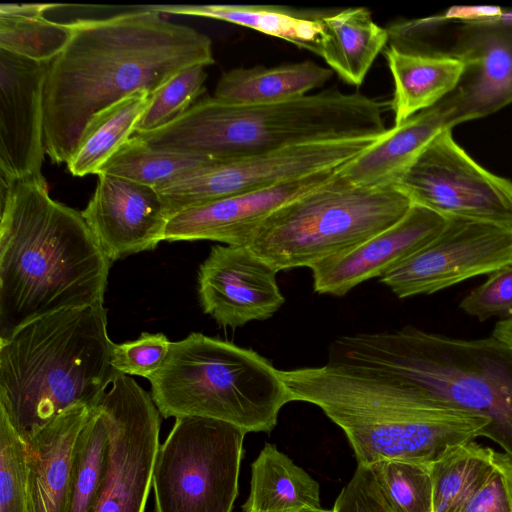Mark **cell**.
<instances>
[{"label":"cell","mask_w":512,"mask_h":512,"mask_svg":"<svg viewBox=\"0 0 512 512\" xmlns=\"http://www.w3.org/2000/svg\"><path fill=\"white\" fill-rule=\"evenodd\" d=\"M459 307L484 321L493 317H512V263L494 271L481 285L470 291Z\"/></svg>","instance_id":"cell-36"},{"label":"cell","mask_w":512,"mask_h":512,"mask_svg":"<svg viewBox=\"0 0 512 512\" xmlns=\"http://www.w3.org/2000/svg\"><path fill=\"white\" fill-rule=\"evenodd\" d=\"M495 457L490 447L470 441L430 463L434 512H462L487 482Z\"/></svg>","instance_id":"cell-29"},{"label":"cell","mask_w":512,"mask_h":512,"mask_svg":"<svg viewBox=\"0 0 512 512\" xmlns=\"http://www.w3.org/2000/svg\"><path fill=\"white\" fill-rule=\"evenodd\" d=\"M320 22L319 56L343 81L361 85L378 54L386 48L387 29L363 7L326 11Z\"/></svg>","instance_id":"cell-23"},{"label":"cell","mask_w":512,"mask_h":512,"mask_svg":"<svg viewBox=\"0 0 512 512\" xmlns=\"http://www.w3.org/2000/svg\"><path fill=\"white\" fill-rule=\"evenodd\" d=\"M277 272L250 247L212 246L197 277L203 312L230 328L272 317L285 302Z\"/></svg>","instance_id":"cell-15"},{"label":"cell","mask_w":512,"mask_h":512,"mask_svg":"<svg viewBox=\"0 0 512 512\" xmlns=\"http://www.w3.org/2000/svg\"><path fill=\"white\" fill-rule=\"evenodd\" d=\"M388 105L336 89L258 105L230 104L212 96L158 129L133 135L155 149L224 160L319 141L381 136L388 130Z\"/></svg>","instance_id":"cell-5"},{"label":"cell","mask_w":512,"mask_h":512,"mask_svg":"<svg viewBox=\"0 0 512 512\" xmlns=\"http://www.w3.org/2000/svg\"><path fill=\"white\" fill-rule=\"evenodd\" d=\"M160 14L211 18L247 27L288 41L319 56L321 17L326 11L296 10L275 5H153Z\"/></svg>","instance_id":"cell-24"},{"label":"cell","mask_w":512,"mask_h":512,"mask_svg":"<svg viewBox=\"0 0 512 512\" xmlns=\"http://www.w3.org/2000/svg\"><path fill=\"white\" fill-rule=\"evenodd\" d=\"M97 407L109 449L103 481L89 512H144L160 446V413L151 394L121 373Z\"/></svg>","instance_id":"cell-11"},{"label":"cell","mask_w":512,"mask_h":512,"mask_svg":"<svg viewBox=\"0 0 512 512\" xmlns=\"http://www.w3.org/2000/svg\"><path fill=\"white\" fill-rule=\"evenodd\" d=\"M108 449L107 428L96 404L75 444L68 512L90 511L106 471Z\"/></svg>","instance_id":"cell-31"},{"label":"cell","mask_w":512,"mask_h":512,"mask_svg":"<svg viewBox=\"0 0 512 512\" xmlns=\"http://www.w3.org/2000/svg\"><path fill=\"white\" fill-rule=\"evenodd\" d=\"M491 336L505 344L512 351V317L498 321Z\"/></svg>","instance_id":"cell-39"},{"label":"cell","mask_w":512,"mask_h":512,"mask_svg":"<svg viewBox=\"0 0 512 512\" xmlns=\"http://www.w3.org/2000/svg\"><path fill=\"white\" fill-rule=\"evenodd\" d=\"M462 512H512V458L496 452L490 477Z\"/></svg>","instance_id":"cell-38"},{"label":"cell","mask_w":512,"mask_h":512,"mask_svg":"<svg viewBox=\"0 0 512 512\" xmlns=\"http://www.w3.org/2000/svg\"><path fill=\"white\" fill-rule=\"evenodd\" d=\"M90 409L74 406L23 434L28 512H68L74 448Z\"/></svg>","instance_id":"cell-20"},{"label":"cell","mask_w":512,"mask_h":512,"mask_svg":"<svg viewBox=\"0 0 512 512\" xmlns=\"http://www.w3.org/2000/svg\"><path fill=\"white\" fill-rule=\"evenodd\" d=\"M160 415L204 417L248 432H271L291 402L280 370L252 349L193 332L172 342L149 379Z\"/></svg>","instance_id":"cell-7"},{"label":"cell","mask_w":512,"mask_h":512,"mask_svg":"<svg viewBox=\"0 0 512 512\" xmlns=\"http://www.w3.org/2000/svg\"><path fill=\"white\" fill-rule=\"evenodd\" d=\"M320 487L303 468L270 443L251 464L250 492L243 512H316Z\"/></svg>","instance_id":"cell-26"},{"label":"cell","mask_w":512,"mask_h":512,"mask_svg":"<svg viewBox=\"0 0 512 512\" xmlns=\"http://www.w3.org/2000/svg\"><path fill=\"white\" fill-rule=\"evenodd\" d=\"M316 512H332V510L322 509V510H320V511H316Z\"/></svg>","instance_id":"cell-40"},{"label":"cell","mask_w":512,"mask_h":512,"mask_svg":"<svg viewBox=\"0 0 512 512\" xmlns=\"http://www.w3.org/2000/svg\"><path fill=\"white\" fill-rule=\"evenodd\" d=\"M444 129L424 148L395 187L446 219L512 228V182L484 169Z\"/></svg>","instance_id":"cell-12"},{"label":"cell","mask_w":512,"mask_h":512,"mask_svg":"<svg viewBox=\"0 0 512 512\" xmlns=\"http://www.w3.org/2000/svg\"><path fill=\"white\" fill-rule=\"evenodd\" d=\"M63 5L3 3L0 6V49L37 61L50 62L68 45L71 23L47 19L44 12Z\"/></svg>","instance_id":"cell-28"},{"label":"cell","mask_w":512,"mask_h":512,"mask_svg":"<svg viewBox=\"0 0 512 512\" xmlns=\"http://www.w3.org/2000/svg\"><path fill=\"white\" fill-rule=\"evenodd\" d=\"M411 206L397 187L352 186L337 173L272 212L249 247L277 271L312 268L391 227Z\"/></svg>","instance_id":"cell-8"},{"label":"cell","mask_w":512,"mask_h":512,"mask_svg":"<svg viewBox=\"0 0 512 512\" xmlns=\"http://www.w3.org/2000/svg\"><path fill=\"white\" fill-rule=\"evenodd\" d=\"M444 52L464 64L454 90L435 105L449 128L512 102V19H464Z\"/></svg>","instance_id":"cell-14"},{"label":"cell","mask_w":512,"mask_h":512,"mask_svg":"<svg viewBox=\"0 0 512 512\" xmlns=\"http://www.w3.org/2000/svg\"><path fill=\"white\" fill-rule=\"evenodd\" d=\"M147 7L70 22L73 35L48 64L44 149L67 163L89 120L139 91L152 94L180 70L215 62L210 38Z\"/></svg>","instance_id":"cell-1"},{"label":"cell","mask_w":512,"mask_h":512,"mask_svg":"<svg viewBox=\"0 0 512 512\" xmlns=\"http://www.w3.org/2000/svg\"><path fill=\"white\" fill-rule=\"evenodd\" d=\"M171 343L162 333L142 332L136 340L112 343L111 365L118 373L149 379L163 365Z\"/></svg>","instance_id":"cell-35"},{"label":"cell","mask_w":512,"mask_h":512,"mask_svg":"<svg viewBox=\"0 0 512 512\" xmlns=\"http://www.w3.org/2000/svg\"><path fill=\"white\" fill-rule=\"evenodd\" d=\"M333 73L313 61L235 68L222 74L213 97L236 105L278 103L308 95L323 86Z\"/></svg>","instance_id":"cell-25"},{"label":"cell","mask_w":512,"mask_h":512,"mask_svg":"<svg viewBox=\"0 0 512 512\" xmlns=\"http://www.w3.org/2000/svg\"><path fill=\"white\" fill-rule=\"evenodd\" d=\"M291 401L322 409L345 433L357 464L381 460L432 463L482 436L480 415L377 383L329 364L280 370Z\"/></svg>","instance_id":"cell-4"},{"label":"cell","mask_w":512,"mask_h":512,"mask_svg":"<svg viewBox=\"0 0 512 512\" xmlns=\"http://www.w3.org/2000/svg\"><path fill=\"white\" fill-rule=\"evenodd\" d=\"M103 304L60 310L0 340V409L23 435L64 411L95 406L120 374Z\"/></svg>","instance_id":"cell-6"},{"label":"cell","mask_w":512,"mask_h":512,"mask_svg":"<svg viewBox=\"0 0 512 512\" xmlns=\"http://www.w3.org/2000/svg\"><path fill=\"white\" fill-rule=\"evenodd\" d=\"M339 168L323 170L273 187L232 195L175 214L164 241L211 240L249 247L264 220L283 204L330 182Z\"/></svg>","instance_id":"cell-18"},{"label":"cell","mask_w":512,"mask_h":512,"mask_svg":"<svg viewBox=\"0 0 512 512\" xmlns=\"http://www.w3.org/2000/svg\"><path fill=\"white\" fill-rule=\"evenodd\" d=\"M381 136L326 140L232 159H212L156 190L174 216L209 201L342 167Z\"/></svg>","instance_id":"cell-10"},{"label":"cell","mask_w":512,"mask_h":512,"mask_svg":"<svg viewBox=\"0 0 512 512\" xmlns=\"http://www.w3.org/2000/svg\"><path fill=\"white\" fill-rule=\"evenodd\" d=\"M0 512H28L26 442L0 409Z\"/></svg>","instance_id":"cell-34"},{"label":"cell","mask_w":512,"mask_h":512,"mask_svg":"<svg viewBox=\"0 0 512 512\" xmlns=\"http://www.w3.org/2000/svg\"><path fill=\"white\" fill-rule=\"evenodd\" d=\"M369 467L393 512H434L429 463L391 459Z\"/></svg>","instance_id":"cell-32"},{"label":"cell","mask_w":512,"mask_h":512,"mask_svg":"<svg viewBox=\"0 0 512 512\" xmlns=\"http://www.w3.org/2000/svg\"><path fill=\"white\" fill-rule=\"evenodd\" d=\"M512 263V228L450 218L425 246L381 277L397 297L427 295Z\"/></svg>","instance_id":"cell-13"},{"label":"cell","mask_w":512,"mask_h":512,"mask_svg":"<svg viewBox=\"0 0 512 512\" xmlns=\"http://www.w3.org/2000/svg\"><path fill=\"white\" fill-rule=\"evenodd\" d=\"M97 176L81 214L112 262L164 241L172 213L155 188L109 174Z\"/></svg>","instance_id":"cell-17"},{"label":"cell","mask_w":512,"mask_h":512,"mask_svg":"<svg viewBox=\"0 0 512 512\" xmlns=\"http://www.w3.org/2000/svg\"><path fill=\"white\" fill-rule=\"evenodd\" d=\"M210 160L203 156L155 149L132 135L97 175L109 174L156 189Z\"/></svg>","instance_id":"cell-30"},{"label":"cell","mask_w":512,"mask_h":512,"mask_svg":"<svg viewBox=\"0 0 512 512\" xmlns=\"http://www.w3.org/2000/svg\"><path fill=\"white\" fill-rule=\"evenodd\" d=\"M148 91H139L96 113L85 126L67 164L73 176L96 174L134 134L148 106Z\"/></svg>","instance_id":"cell-27"},{"label":"cell","mask_w":512,"mask_h":512,"mask_svg":"<svg viewBox=\"0 0 512 512\" xmlns=\"http://www.w3.org/2000/svg\"><path fill=\"white\" fill-rule=\"evenodd\" d=\"M0 340L39 317L104 303L111 260L44 177L0 180Z\"/></svg>","instance_id":"cell-2"},{"label":"cell","mask_w":512,"mask_h":512,"mask_svg":"<svg viewBox=\"0 0 512 512\" xmlns=\"http://www.w3.org/2000/svg\"><path fill=\"white\" fill-rule=\"evenodd\" d=\"M446 222L434 211L412 204L391 227L310 268L315 292L343 296L364 281L384 276L430 242Z\"/></svg>","instance_id":"cell-19"},{"label":"cell","mask_w":512,"mask_h":512,"mask_svg":"<svg viewBox=\"0 0 512 512\" xmlns=\"http://www.w3.org/2000/svg\"><path fill=\"white\" fill-rule=\"evenodd\" d=\"M204 66L184 68L159 86L151 95L135 133L158 129L187 111L205 92L207 73Z\"/></svg>","instance_id":"cell-33"},{"label":"cell","mask_w":512,"mask_h":512,"mask_svg":"<svg viewBox=\"0 0 512 512\" xmlns=\"http://www.w3.org/2000/svg\"><path fill=\"white\" fill-rule=\"evenodd\" d=\"M48 64L0 49V180L43 177Z\"/></svg>","instance_id":"cell-16"},{"label":"cell","mask_w":512,"mask_h":512,"mask_svg":"<svg viewBox=\"0 0 512 512\" xmlns=\"http://www.w3.org/2000/svg\"><path fill=\"white\" fill-rule=\"evenodd\" d=\"M384 54L394 83V126L439 103L454 90L464 69L460 59L437 50L390 43Z\"/></svg>","instance_id":"cell-22"},{"label":"cell","mask_w":512,"mask_h":512,"mask_svg":"<svg viewBox=\"0 0 512 512\" xmlns=\"http://www.w3.org/2000/svg\"><path fill=\"white\" fill-rule=\"evenodd\" d=\"M327 364L488 420L482 436L512 458V351L490 336L461 339L406 326L344 335Z\"/></svg>","instance_id":"cell-3"},{"label":"cell","mask_w":512,"mask_h":512,"mask_svg":"<svg viewBox=\"0 0 512 512\" xmlns=\"http://www.w3.org/2000/svg\"><path fill=\"white\" fill-rule=\"evenodd\" d=\"M332 512H393L369 466L357 464L350 481L340 491Z\"/></svg>","instance_id":"cell-37"},{"label":"cell","mask_w":512,"mask_h":512,"mask_svg":"<svg viewBox=\"0 0 512 512\" xmlns=\"http://www.w3.org/2000/svg\"><path fill=\"white\" fill-rule=\"evenodd\" d=\"M246 433L217 419L176 418L154 463L156 512H231Z\"/></svg>","instance_id":"cell-9"},{"label":"cell","mask_w":512,"mask_h":512,"mask_svg":"<svg viewBox=\"0 0 512 512\" xmlns=\"http://www.w3.org/2000/svg\"><path fill=\"white\" fill-rule=\"evenodd\" d=\"M447 126L435 107L389 128L376 142L343 165L338 176L362 188L395 187L430 141Z\"/></svg>","instance_id":"cell-21"}]
</instances>
